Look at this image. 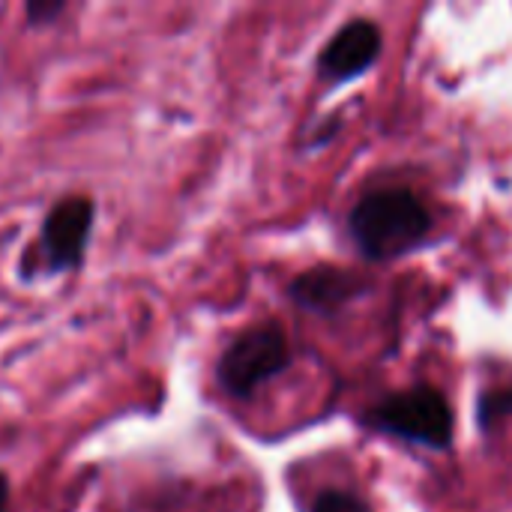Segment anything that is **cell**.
<instances>
[{
    "label": "cell",
    "mask_w": 512,
    "mask_h": 512,
    "mask_svg": "<svg viewBox=\"0 0 512 512\" xmlns=\"http://www.w3.org/2000/svg\"><path fill=\"white\" fill-rule=\"evenodd\" d=\"M429 231L432 213L411 189L372 192L351 210V234L375 261H390L417 249Z\"/></svg>",
    "instance_id": "cell-1"
},
{
    "label": "cell",
    "mask_w": 512,
    "mask_h": 512,
    "mask_svg": "<svg viewBox=\"0 0 512 512\" xmlns=\"http://www.w3.org/2000/svg\"><path fill=\"white\" fill-rule=\"evenodd\" d=\"M372 423L396 438L441 450L453 441V411L447 399L432 387H414L408 393L387 396L375 405Z\"/></svg>",
    "instance_id": "cell-2"
},
{
    "label": "cell",
    "mask_w": 512,
    "mask_h": 512,
    "mask_svg": "<svg viewBox=\"0 0 512 512\" xmlns=\"http://www.w3.org/2000/svg\"><path fill=\"white\" fill-rule=\"evenodd\" d=\"M291 363V345L279 324H261L243 333L219 363V384L231 396H252L264 381Z\"/></svg>",
    "instance_id": "cell-3"
},
{
    "label": "cell",
    "mask_w": 512,
    "mask_h": 512,
    "mask_svg": "<svg viewBox=\"0 0 512 512\" xmlns=\"http://www.w3.org/2000/svg\"><path fill=\"white\" fill-rule=\"evenodd\" d=\"M381 54V30L375 21L357 18L351 24H345L324 48L321 54V72L333 81H345L360 75L366 66L375 63V57Z\"/></svg>",
    "instance_id": "cell-4"
},
{
    "label": "cell",
    "mask_w": 512,
    "mask_h": 512,
    "mask_svg": "<svg viewBox=\"0 0 512 512\" xmlns=\"http://www.w3.org/2000/svg\"><path fill=\"white\" fill-rule=\"evenodd\" d=\"M90 222H93V207L87 198H66L48 213L42 246L54 267H69L81 258L87 246Z\"/></svg>",
    "instance_id": "cell-5"
},
{
    "label": "cell",
    "mask_w": 512,
    "mask_h": 512,
    "mask_svg": "<svg viewBox=\"0 0 512 512\" xmlns=\"http://www.w3.org/2000/svg\"><path fill=\"white\" fill-rule=\"evenodd\" d=\"M360 291H363V282L354 273H345L336 267H315L294 282V300L315 312H330L348 303Z\"/></svg>",
    "instance_id": "cell-6"
},
{
    "label": "cell",
    "mask_w": 512,
    "mask_h": 512,
    "mask_svg": "<svg viewBox=\"0 0 512 512\" xmlns=\"http://www.w3.org/2000/svg\"><path fill=\"white\" fill-rule=\"evenodd\" d=\"M312 512H369V507H366L360 498H354L351 492L333 489V492H324V495L315 501Z\"/></svg>",
    "instance_id": "cell-7"
},
{
    "label": "cell",
    "mask_w": 512,
    "mask_h": 512,
    "mask_svg": "<svg viewBox=\"0 0 512 512\" xmlns=\"http://www.w3.org/2000/svg\"><path fill=\"white\" fill-rule=\"evenodd\" d=\"M512 414V390H501V393H492V396H486L483 399V405H480V417H483V423L489 426V423H495L498 417H510Z\"/></svg>",
    "instance_id": "cell-8"
},
{
    "label": "cell",
    "mask_w": 512,
    "mask_h": 512,
    "mask_svg": "<svg viewBox=\"0 0 512 512\" xmlns=\"http://www.w3.org/2000/svg\"><path fill=\"white\" fill-rule=\"evenodd\" d=\"M63 9V3H30L27 6V15L33 18V21H42V18H51V15H57Z\"/></svg>",
    "instance_id": "cell-9"
},
{
    "label": "cell",
    "mask_w": 512,
    "mask_h": 512,
    "mask_svg": "<svg viewBox=\"0 0 512 512\" xmlns=\"http://www.w3.org/2000/svg\"><path fill=\"white\" fill-rule=\"evenodd\" d=\"M6 501H9V486H6V477L0 474V512H6Z\"/></svg>",
    "instance_id": "cell-10"
}]
</instances>
